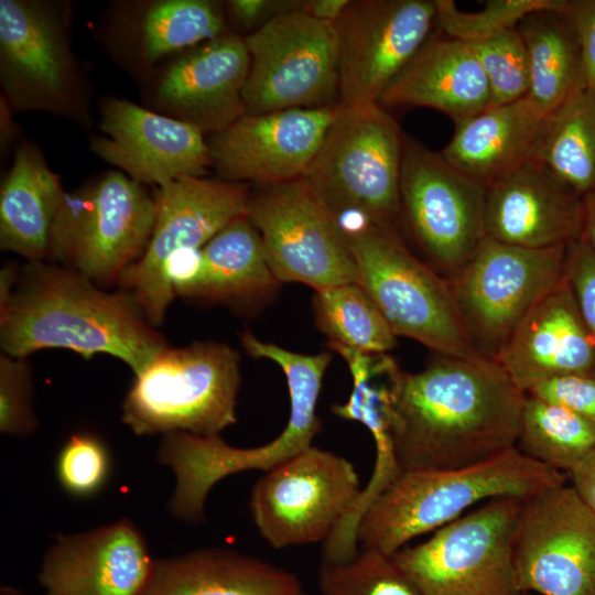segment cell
Instances as JSON below:
<instances>
[{"label": "cell", "instance_id": "1", "mask_svg": "<svg viewBox=\"0 0 595 595\" xmlns=\"http://www.w3.org/2000/svg\"><path fill=\"white\" fill-rule=\"evenodd\" d=\"M526 392L491 358L439 355L390 375L388 445L398 472L470 466L516 446Z\"/></svg>", "mask_w": 595, "mask_h": 595}, {"label": "cell", "instance_id": "2", "mask_svg": "<svg viewBox=\"0 0 595 595\" xmlns=\"http://www.w3.org/2000/svg\"><path fill=\"white\" fill-rule=\"evenodd\" d=\"M0 346L19 358L53 348L84 359L106 354L137 376L167 343L127 293L102 290L63 264L26 261L0 302Z\"/></svg>", "mask_w": 595, "mask_h": 595}, {"label": "cell", "instance_id": "3", "mask_svg": "<svg viewBox=\"0 0 595 595\" xmlns=\"http://www.w3.org/2000/svg\"><path fill=\"white\" fill-rule=\"evenodd\" d=\"M565 484V476L516 446L458 468L401 472L357 513L351 537L359 550L392 555L412 539L462 517L474 505L526 499Z\"/></svg>", "mask_w": 595, "mask_h": 595}, {"label": "cell", "instance_id": "4", "mask_svg": "<svg viewBox=\"0 0 595 595\" xmlns=\"http://www.w3.org/2000/svg\"><path fill=\"white\" fill-rule=\"evenodd\" d=\"M404 137L379 102L337 106L303 178L343 229L397 226Z\"/></svg>", "mask_w": 595, "mask_h": 595}, {"label": "cell", "instance_id": "5", "mask_svg": "<svg viewBox=\"0 0 595 595\" xmlns=\"http://www.w3.org/2000/svg\"><path fill=\"white\" fill-rule=\"evenodd\" d=\"M343 230L357 267V284L397 337L416 340L442 356H482L448 279L411 252L397 226L361 224Z\"/></svg>", "mask_w": 595, "mask_h": 595}, {"label": "cell", "instance_id": "6", "mask_svg": "<svg viewBox=\"0 0 595 595\" xmlns=\"http://www.w3.org/2000/svg\"><path fill=\"white\" fill-rule=\"evenodd\" d=\"M239 361L225 343L167 346L134 376L121 405L122 422L137 435H219L237 421Z\"/></svg>", "mask_w": 595, "mask_h": 595}, {"label": "cell", "instance_id": "7", "mask_svg": "<svg viewBox=\"0 0 595 595\" xmlns=\"http://www.w3.org/2000/svg\"><path fill=\"white\" fill-rule=\"evenodd\" d=\"M156 205L142 184L119 171L65 192L54 225L50 261L73 268L97 285L117 283L143 255Z\"/></svg>", "mask_w": 595, "mask_h": 595}, {"label": "cell", "instance_id": "8", "mask_svg": "<svg viewBox=\"0 0 595 595\" xmlns=\"http://www.w3.org/2000/svg\"><path fill=\"white\" fill-rule=\"evenodd\" d=\"M521 501L488 500L391 556L424 595H521L513 560Z\"/></svg>", "mask_w": 595, "mask_h": 595}, {"label": "cell", "instance_id": "9", "mask_svg": "<svg viewBox=\"0 0 595 595\" xmlns=\"http://www.w3.org/2000/svg\"><path fill=\"white\" fill-rule=\"evenodd\" d=\"M251 195L242 183L205 176H185L156 188L150 241L117 281L152 326L162 324L175 298L169 279L173 259L201 249L229 223L248 215Z\"/></svg>", "mask_w": 595, "mask_h": 595}, {"label": "cell", "instance_id": "10", "mask_svg": "<svg viewBox=\"0 0 595 595\" xmlns=\"http://www.w3.org/2000/svg\"><path fill=\"white\" fill-rule=\"evenodd\" d=\"M66 13L34 0L0 1V82L14 111L89 119L84 76L71 48Z\"/></svg>", "mask_w": 595, "mask_h": 595}, {"label": "cell", "instance_id": "11", "mask_svg": "<svg viewBox=\"0 0 595 595\" xmlns=\"http://www.w3.org/2000/svg\"><path fill=\"white\" fill-rule=\"evenodd\" d=\"M566 247L532 249L486 238L447 278L482 356L494 359L524 316L563 279Z\"/></svg>", "mask_w": 595, "mask_h": 595}, {"label": "cell", "instance_id": "12", "mask_svg": "<svg viewBox=\"0 0 595 595\" xmlns=\"http://www.w3.org/2000/svg\"><path fill=\"white\" fill-rule=\"evenodd\" d=\"M244 40L250 56L242 90L247 115L338 105L334 23L290 10L251 31Z\"/></svg>", "mask_w": 595, "mask_h": 595}, {"label": "cell", "instance_id": "13", "mask_svg": "<svg viewBox=\"0 0 595 595\" xmlns=\"http://www.w3.org/2000/svg\"><path fill=\"white\" fill-rule=\"evenodd\" d=\"M360 496L354 465L311 445L264 472L252 487L249 506L260 536L283 549L328 540Z\"/></svg>", "mask_w": 595, "mask_h": 595}, {"label": "cell", "instance_id": "14", "mask_svg": "<svg viewBox=\"0 0 595 595\" xmlns=\"http://www.w3.org/2000/svg\"><path fill=\"white\" fill-rule=\"evenodd\" d=\"M486 187L440 153L404 137L400 216L429 264L445 278L486 239Z\"/></svg>", "mask_w": 595, "mask_h": 595}, {"label": "cell", "instance_id": "15", "mask_svg": "<svg viewBox=\"0 0 595 595\" xmlns=\"http://www.w3.org/2000/svg\"><path fill=\"white\" fill-rule=\"evenodd\" d=\"M248 217L280 282H300L315 291L357 283L343 228L303 177L262 186L251 195Z\"/></svg>", "mask_w": 595, "mask_h": 595}, {"label": "cell", "instance_id": "16", "mask_svg": "<svg viewBox=\"0 0 595 595\" xmlns=\"http://www.w3.org/2000/svg\"><path fill=\"white\" fill-rule=\"evenodd\" d=\"M513 560L520 592L595 595V511L572 485L522 499Z\"/></svg>", "mask_w": 595, "mask_h": 595}, {"label": "cell", "instance_id": "17", "mask_svg": "<svg viewBox=\"0 0 595 595\" xmlns=\"http://www.w3.org/2000/svg\"><path fill=\"white\" fill-rule=\"evenodd\" d=\"M435 0H355L334 22L337 44V106L379 102L431 36Z\"/></svg>", "mask_w": 595, "mask_h": 595}, {"label": "cell", "instance_id": "18", "mask_svg": "<svg viewBox=\"0 0 595 595\" xmlns=\"http://www.w3.org/2000/svg\"><path fill=\"white\" fill-rule=\"evenodd\" d=\"M99 111L101 136L91 138V151L140 184L158 188L205 176L212 166L207 140L188 123L112 96Z\"/></svg>", "mask_w": 595, "mask_h": 595}, {"label": "cell", "instance_id": "19", "mask_svg": "<svg viewBox=\"0 0 595 595\" xmlns=\"http://www.w3.org/2000/svg\"><path fill=\"white\" fill-rule=\"evenodd\" d=\"M336 107L246 113L207 140L212 166L223 180L261 186L303 177Z\"/></svg>", "mask_w": 595, "mask_h": 595}, {"label": "cell", "instance_id": "20", "mask_svg": "<svg viewBox=\"0 0 595 595\" xmlns=\"http://www.w3.org/2000/svg\"><path fill=\"white\" fill-rule=\"evenodd\" d=\"M250 67L244 37L225 33L177 54L156 76V112L215 134L244 115L242 90Z\"/></svg>", "mask_w": 595, "mask_h": 595}, {"label": "cell", "instance_id": "21", "mask_svg": "<svg viewBox=\"0 0 595 595\" xmlns=\"http://www.w3.org/2000/svg\"><path fill=\"white\" fill-rule=\"evenodd\" d=\"M154 564L129 519L58 534L46 552L39 583L45 595H141Z\"/></svg>", "mask_w": 595, "mask_h": 595}, {"label": "cell", "instance_id": "22", "mask_svg": "<svg viewBox=\"0 0 595 595\" xmlns=\"http://www.w3.org/2000/svg\"><path fill=\"white\" fill-rule=\"evenodd\" d=\"M582 225V197L531 155L486 187V238L523 248L567 245Z\"/></svg>", "mask_w": 595, "mask_h": 595}, {"label": "cell", "instance_id": "23", "mask_svg": "<svg viewBox=\"0 0 595 595\" xmlns=\"http://www.w3.org/2000/svg\"><path fill=\"white\" fill-rule=\"evenodd\" d=\"M494 360L526 393L550 378L595 375V337L565 273L519 323Z\"/></svg>", "mask_w": 595, "mask_h": 595}, {"label": "cell", "instance_id": "24", "mask_svg": "<svg viewBox=\"0 0 595 595\" xmlns=\"http://www.w3.org/2000/svg\"><path fill=\"white\" fill-rule=\"evenodd\" d=\"M379 104L432 108L458 123L490 107L491 95L470 45L444 34L425 41Z\"/></svg>", "mask_w": 595, "mask_h": 595}, {"label": "cell", "instance_id": "25", "mask_svg": "<svg viewBox=\"0 0 595 595\" xmlns=\"http://www.w3.org/2000/svg\"><path fill=\"white\" fill-rule=\"evenodd\" d=\"M260 235L248 215L229 223L201 248L196 270L176 296L252 312L275 295Z\"/></svg>", "mask_w": 595, "mask_h": 595}, {"label": "cell", "instance_id": "26", "mask_svg": "<svg viewBox=\"0 0 595 595\" xmlns=\"http://www.w3.org/2000/svg\"><path fill=\"white\" fill-rule=\"evenodd\" d=\"M545 118L528 95L490 106L455 123L441 154L459 172L488 187L531 155Z\"/></svg>", "mask_w": 595, "mask_h": 595}, {"label": "cell", "instance_id": "27", "mask_svg": "<svg viewBox=\"0 0 595 595\" xmlns=\"http://www.w3.org/2000/svg\"><path fill=\"white\" fill-rule=\"evenodd\" d=\"M291 572L236 551L207 548L154 560L141 595H299Z\"/></svg>", "mask_w": 595, "mask_h": 595}, {"label": "cell", "instance_id": "28", "mask_svg": "<svg viewBox=\"0 0 595 595\" xmlns=\"http://www.w3.org/2000/svg\"><path fill=\"white\" fill-rule=\"evenodd\" d=\"M65 191L40 149L24 141L0 188V247L26 261H50L54 225Z\"/></svg>", "mask_w": 595, "mask_h": 595}, {"label": "cell", "instance_id": "29", "mask_svg": "<svg viewBox=\"0 0 595 595\" xmlns=\"http://www.w3.org/2000/svg\"><path fill=\"white\" fill-rule=\"evenodd\" d=\"M567 0L536 10L518 24L529 68L528 96L548 116L585 84L578 36Z\"/></svg>", "mask_w": 595, "mask_h": 595}, {"label": "cell", "instance_id": "30", "mask_svg": "<svg viewBox=\"0 0 595 595\" xmlns=\"http://www.w3.org/2000/svg\"><path fill=\"white\" fill-rule=\"evenodd\" d=\"M531 156L575 195L595 190V88L582 85L547 116Z\"/></svg>", "mask_w": 595, "mask_h": 595}, {"label": "cell", "instance_id": "31", "mask_svg": "<svg viewBox=\"0 0 595 595\" xmlns=\"http://www.w3.org/2000/svg\"><path fill=\"white\" fill-rule=\"evenodd\" d=\"M516 447L570 474L595 452V421L527 393Z\"/></svg>", "mask_w": 595, "mask_h": 595}, {"label": "cell", "instance_id": "32", "mask_svg": "<svg viewBox=\"0 0 595 595\" xmlns=\"http://www.w3.org/2000/svg\"><path fill=\"white\" fill-rule=\"evenodd\" d=\"M225 33L223 11L214 1H153L139 17L138 53L141 62L150 66Z\"/></svg>", "mask_w": 595, "mask_h": 595}, {"label": "cell", "instance_id": "33", "mask_svg": "<svg viewBox=\"0 0 595 595\" xmlns=\"http://www.w3.org/2000/svg\"><path fill=\"white\" fill-rule=\"evenodd\" d=\"M313 312L315 325L328 344L365 354H386L397 345V336L357 283L315 291Z\"/></svg>", "mask_w": 595, "mask_h": 595}, {"label": "cell", "instance_id": "34", "mask_svg": "<svg viewBox=\"0 0 595 595\" xmlns=\"http://www.w3.org/2000/svg\"><path fill=\"white\" fill-rule=\"evenodd\" d=\"M318 582L323 595H424L391 555L370 550L342 563L323 561Z\"/></svg>", "mask_w": 595, "mask_h": 595}, {"label": "cell", "instance_id": "35", "mask_svg": "<svg viewBox=\"0 0 595 595\" xmlns=\"http://www.w3.org/2000/svg\"><path fill=\"white\" fill-rule=\"evenodd\" d=\"M560 0H490L478 11L467 12L452 0H435V25L451 37L472 44L517 28L529 13L556 6Z\"/></svg>", "mask_w": 595, "mask_h": 595}, {"label": "cell", "instance_id": "36", "mask_svg": "<svg viewBox=\"0 0 595 595\" xmlns=\"http://www.w3.org/2000/svg\"><path fill=\"white\" fill-rule=\"evenodd\" d=\"M469 45L487 78L491 106L509 104L528 95L529 61L518 28Z\"/></svg>", "mask_w": 595, "mask_h": 595}, {"label": "cell", "instance_id": "37", "mask_svg": "<svg viewBox=\"0 0 595 595\" xmlns=\"http://www.w3.org/2000/svg\"><path fill=\"white\" fill-rule=\"evenodd\" d=\"M111 456L106 443L90 432L72 434L58 451L55 474L62 489L75 498H89L107 484Z\"/></svg>", "mask_w": 595, "mask_h": 595}, {"label": "cell", "instance_id": "38", "mask_svg": "<svg viewBox=\"0 0 595 595\" xmlns=\"http://www.w3.org/2000/svg\"><path fill=\"white\" fill-rule=\"evenodd\" d=\"M32 409V375L26 358L0 356V431L29 436L37 428Z\"/></svg>", "mask_w": 595, "mask_h": 595}, {"label": "cell", "instance_id": "39", "mask_svg": "<svg viewBox=\"0 0 595 595\" xmlns=\"http://www.w3.org/2000/svg\"><path fill=\"white\" fill-rule=\"evenodd\" d=\"M564 273L578 311L595 337V252L580 236L567 244Z\"/></svg>", "mask_w": 595, "mask_h": 595}, {"label": "cell", "instance_id": "40", "mask_svg": "<svg viewBox=\"0 0 595 595\" xmlns=\"http://www.w3.org/2000/svg\"><path fill=\"white\" fill-rule=\"evenodd\" d=\"M527 393L595 421V375L570 374L550 378Z\"/></svg>", "mask_w": 595, "mask_h": 595}, {"label": "cell", "instance_id": "41", "mask_svg": "<svg viewBox=\"0 0 595 595\" xmlns=\"http://www.w3.org/2000/svg\"><path fill=\"white\" fill-rule=\"evenodd\" d=\"M567 13L578 36L585 84L595 88V0L570 1Z\"/></svg>", "mask_w": 595, "mask_h": 595}, {"label": "cell", "instance_id": "42", "mask_svg": "<svg viewBox=\"0 0 595 595\" xmlns=\"http://www.w3.org/2000/svg\"><path fill=\"white\" fill-rule=\"evenodd\" d=\"M294 0H230L227 8L230 15L242 26L255 30L274 18L275 15L293 10Z\"/></svg>", "mask_w": 595, "mask_h": 595}, {"label": "cell", "instance_id": "43", "mask_svg": "<svg viewBox=\"0 0 595 595\" xmlns=\"http://www.w3.org/2000/svg\"><path fill=\"white\" fill-rule=\"evenodd\" d=\"M349 2L350 0H296L294 10L317 20L334 23Z\"/></svg>", "mask_w": 595, "mask_h": 595}, {"label": "cell", "instance_id": "44", "mask_svg": "<svg viewBox=\"0 0 595 595\" xmlns=\"http://www.w3.org/2000/svg\"><path fill=\"white\" fill-rule=\"evenodd\" d=\"M569 475L573 488L595 511V452Z\"/></svg>", "mask_w": 595, "mask_h": 595}, {"label": "cell", "instance_id": "45", "mask_svg": "<svg viewBox=\"0 0 595 595\" xmlns=\"http://www.w3.org/2000/svg\"><path fill=\"white\" fill-rule=\"evenodd\" d=\"M582 237L595 252V190L582 197Z\"/></svg>", "mask_w": 595, "mask_h": 595}, {"label": "cell", "instance_id": "46", "mask_svg": "<svg viewBox=\"0 0 595 595\" xmlns=\"http://www.w3.org/2000/svg\"><path fill=\"white\" fill-rule=\"evenodd\" d=\"M0 595H23V594L14 588L2 587Z\"/></svg>", "mask_w": 595, "mask_h": 595}, {"label": "cell", "instance_id": "47", "mask_svg": "<svg viewBox=\"0 0 595 595\" xmlns=\"http://www.w3.org/2000/svg\"><path fill=\"white\" fill-rule=\"evenodd\" d=\"M521 595H528V593L522 592Z\"/></svg>", "mask_w": 595, "mask_h": 595}, {"label": "cell", "instance_id": "48", "mask_svg": "<svg viewBox=\"0 0 595 595\" xmlns=\"http://www.w3.org/2000/svg\"><path fill=\"white\" fill-rule=\"evenodd\" d=\"M299 595H303V594L301 593V594H299ZM322 595H323V594H322Z\"/></svg>", "mask_w": 595, "mask_h": 595}]
</instances>
